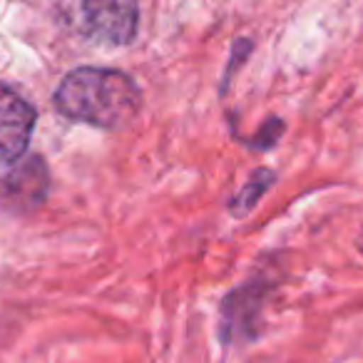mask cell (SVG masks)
<instances>
[{"mask_svg":"<svg viewBox=\"0 0 363 363\" xmlns=\"http://www.w3.org/2000/svg\"><path fill=\"white\" fill-rule=\"evenodd\" d=\"M269 291L267 281L244 284L242 289H234L222 306V338L224 341H244L254 338L262 313L264 296Z\"/></svg>","mask_w":363,"mask_h":363,"instance_id":"5","label":"cell"},{"mask_svg":"<svg viewBox=\"0 0 363 363\" xmlns=\"http://www.w3.org/2000/svg\"><path fill=\"white\" fill-rule=\"evenodd\" d=\"M358 249L363 252V232H361V237H358Z\"/></svg>","mask_w":363,"mask_h":363,"instance_id":"8","label":"cell"},{"mask_svg":"<svg viewBox=\"0 0 363 363\" xmlns=\"http://www.w3.org/2000/svg\"><path fill=\"white\" fill-rule=\"evenodd\" d=\"M57 18L72 35L95 45L122 48L137 38V0H60Z\"/></svg>","mask_w":363,"mask_h":363,"instance_id":"2","label":"cell"},{"mask_svg":"<svg viewBox=\"0 0 363 363\" xmlns=\"http://www.w3.org/2000/svg\"><path fill=\"white\" fill-rule=\"evenodd\" d=\"M281 135H284V122L277 120V117H272V120L262 127V132L252 140V145L257 147V150H269V147H274L279 140H281Z\"/></svg>","mask_w":363,"mask_h":363,"instance_id":"7","label":"cell"},{"mask_svg":"<svg viewBox=\"0 0 363 363\" xmlns=\"http://www.w3.org/2000/svg\"><path fill=\"white\" fill-rule=\"evenodd\" d=\"M55 107L67 120L102 130H125L142 110V92L130 75L107 67H77L55 90Z\"/></svg>","mask_w":363,"mask_h":363,"instance_id":"1","label":"cell"},{"mask_svg":"<svg viewBox=\"0 0 363 363\" xmlns=\"http://www.w3.org/2000/svg\"><path fill=\"white\" fill-rule=\"evenodd\" d=\"M35 130V110L23 95L0 85V164L26 155Z\"/></svg>","mask_w":363,"mask_h":363,"instance_id":"4","label":"cell"},{"mask_svg":"<svg viewBox=\"0 0 363 363\" xmlns=\"http://www.w3.org/2000/svg\"><path fill=\"white\" fill-rule=\"evenodd\" d=\"M50 189V172L43 157L30 155L21 160L0 179V207L13 212H28L43 204Z\"/></svg>","mask_w":363,"mask_h":363,"instance_id":"3","label":"cell"},{"mask_svg":"<svg viewBox=\"0 0 363 363\" xmlns=\"http://www.w3.org/2000/svg\"><path fill=\"white\" fill-rule=\"evenodd\" d=\"M274 182H277V172L272 169H257L252 177H249V182L242 187V192L237 194V197L232 199V214H237V217H244V214H249L254 207H257L259 202H262V197L269 192V187H272Z\"/></svg>","mask_w":363,"mask_h":363,"instance_id":"6","label":"cell"}]
</instances>
